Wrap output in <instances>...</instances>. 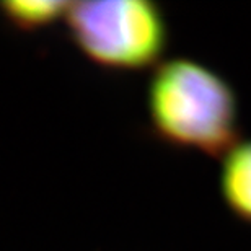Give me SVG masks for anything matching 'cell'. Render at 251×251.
<instances>
[{
  "label": "cell",
  "mask_w": 251,
  "mask_h": 251,
  "mask_svg": "<svg viewBox=\"0 0 251 251\" xmlns=\"http://www.w3.org/2000/svg\"><path fill=\"white\" fill-rule=\"evenodd\" d=\"M64 20L78 51L101 69L150 72L167 59L168 18L152 0L69 3Z\"/></svg>",
  "instance_id": "2"
},
{
  "label": "cell",
  "mask_w": 251,
  "mask_h": 251,
  "mask_svg": "<svg viewBox=\"0 0 251 251\" xmlns=\"http://www.w3.org/2000/svg\"><path fill=\"white\" fill-rule=\"evenodd\" d=\"M219 160L220 199L235 219L251 225V137H240Z\"/></svg>",
  "instance_id": "3"
},
{
  "label": "cell",
  "mask_w": 251,
  "mask_h": 251,
  "mask_svg": "<svg viewBox=\"0 0 251 251\" xmlns=\"http://www.w3.org/2000/svg\"><path fill=\"white\" fill-rule=\"evenodd\" d=\"M0 8H2L3 17L13 26L34 29L49 26L51 23L57 22L59 18H64L69 3L48 2V0H38V2L26 0V2H5Z\"/></svg>",
  "instance_id": "4"
},
{
  "label": "cell",
  "mask_w": 251,
  "mask_h": 251,
  "mask_svg": "<svg viewBox=\"0 0 251 251\" xmlns=\"http://www.w3.org/2000/svg\"><path fill=\"white\" fill-rule=\"evenodd\" d=\"M145 114L153 137L168 147L220 158L242 137L233 85L194 57H167L149 72Z\"/></svg>",
  "instance_id": "1"
}]
</instances>
